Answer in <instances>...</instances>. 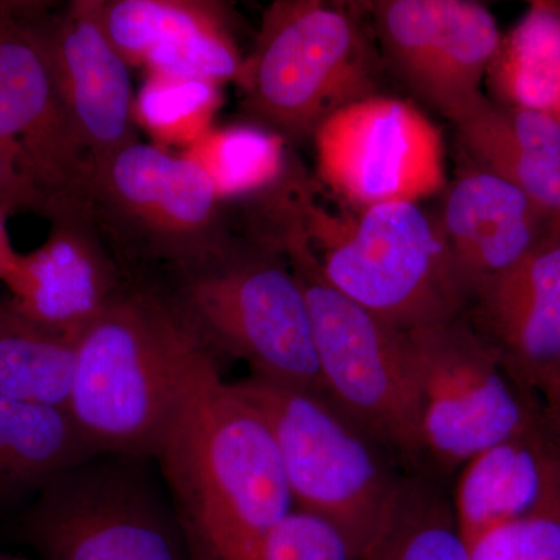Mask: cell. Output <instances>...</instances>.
<instances>
[{
    "label": "cell",
    "instance_id": "obj_7",
    "mask_svg": "<svg viewBox=\"0 0 560 560\" xmlns=\"http://www.w3.org/2000/svg\"><path fill=\"white\" fill-rule=\"evenodd\" d=\"M151 460L98 455L50 482L22 522L39 560H189L186 523Z\"/></svg>",
    "mask_w": 560,
    "mask_h": 560
},
{
    "label": "cell",
    "instance_id": "obj_17",
    "mask_svg": "<svg viewBox=\"0 0 560 560\" xmlns=\"http://www.w3.org/2000/svg\"><path fill=\"white\" fill-rule=\"evenodd\" d=\"M436 217L471 298L482 283L521 264L558 228L517 187L475 168L452 184Z\"/></svg>",
    "mask_w": 560,
    "mask_h": 560
},
{
    "label": "cell",
    "instance_id": "obj_27",
    "mask_svg": "<svg viewBox=\"0 0 560 560\" xmlns=\"http://www.w3.org/2000/svg\"><path fill=\"white\" fill-rule=\"evenodd\" d=\"M259 560H360V551L340 526L293 510L268 534Z\"/></svg>",
    "mask_w": 560,
    "mask_h": 560
},
{
    "label": "cell",
    "instance_id": "obj_3",
    "mask_svg": "<svg viewBox=\"0 0 560 560\" xmlns=\"http://www.w3.org/2000/svg\"><path fill=\"white\" fill-rule=\"evenodd\" d=\"M171 294L213 353L245 361L250 375L326 394L304 290L267 228L246 221L215 257L173 275Z\"/></svg>",
    "mask_w": 560,
    "mask_h": 560
},
{
    "label": "cell",
    "instance_id": "obj_14",
    "mask_svg": "<svg viewBox=\"0 0 560 560\" xmlns=\"http://www.w3.org/2000/svg\"><path fill=\"white\" fill-rule=\"evenodd\" d=\"M47 220L49 237L21 254L3 285L22 315L79 340L128 282L91 206L58 209Z\"/></svg>",
    "mask_w": 560,
    "mask_h": 560
},
{
    "label": "cell",
    "instance_id": "obj_13",
    "mask_svg": "<svg viewBox=\"0 0 560 560\" xmlns=\"http://www.w3.org/2000/svg\"><path fill=\"white\" fill-rule=\"evenodd\" d=\"M370 5L383 65L408 90L448 120L481 94L501 39L488 7L470 0Z\"/></svg>",
    "mask_w": 560,
    "mask_h": 560
},
{
    "label": "cell",
    "instance_id": "obj_22",
    "mask_svg": "<svg viewBox=\"0 0 560 560\" xmlns=\"http://www.w3.org/2000/svg\"><path fill=\"white\" fill-rule=\"evenodd\" d=\"M514 438L464 464L453 512L467 545L486 530L529 515L540 499L539 458Z\"/></svg>",
    "mask_w": 560,
    "mask_h": 560
},
{
    "label": "cell",
    "instance_id": "obj_29",
    "mask_svg": "<svg viewBox=\"0 0 560 560\" xmlns=\"http://www.w3.org/2000/svg\"><path fill=\"white\" fill-rule=\"evenodd\" d=\"M44 208L46 206L43 197L22 175L9 151L0 147V209L7 215L14 212H35L43 217Z\"/></svg>",
    "mask_w": 560,
    "mask_h": 560
},
{
    "label": "cell",
    "instance_id": "obj_30",
    "mask_svg": "<svg viewBox=\"0 0 560 560\" xmlns=\"http://www.w3.org/2000/svg\"><path fill=\"white\" fill-rule=\"evenodd\" d=\"M7 213L0 209V282H5L20 260V253L11 245L9 231H7Z\"/></svg>",
    "mask_w": 560,
    "mask_h": 560
},
{
    "label": "cell",
    "instance_id": "obj_16",
    "mask_svg": "<svg viewBox=\"0 0 560 560\" xmlns=\"http://www.w3.org/2000/svg\"><path fill=\"white\" fill-rule=\"evenodd\" d=\"M103 31L130 68L237 81L245 57L224 3L212 0H95Z\"/></svg>",
    "mask_w": 560,
    "mask_h": 560
},
{
    "label": "cell",
    "instance_id": "obj_21",
    "mask_svg": "<svg viewBox=\"0 0 560 560\" xmlns=\"http://www.w3.org/2000/svg\"><path fill=\"white\" fill-rule=\"evenodd\" d=\"M485 81L492 101L559 119L560 7L530 3L514 28L501 36Z\"/></svg>",
    "mask_w": 560,
    "mask_h": 560
},
{
    "label": "cell",
    "instance_id": "obj_9",
    "mask_svg": "<svg viewBox=\"0 0 560 560\" xmlns=\"http://www.w3.org/2000/svg\"><path fill=\"white\" fill-rule=\"evenodd\" d=\"M234 386L267 422L298 510L340 526L361 555L400 482L390 480L357 423L326 394L257 375Z\"/></svg>",
    "mask_w": 560,
    "mask_h": 560
},
{
    "label": "cell",
    "instance_id": "obj_11",
    "mask_svg": "<svg viewBox=\"0 0 560 560\" xmlns=\"http://www.w3.org/2000/svg\"><path fill=\"white\" fill-rule=\"evenodd\" d=\"M404 334L418 385L422 455L464 466L522 425V408L488 342L455 319Z\"/></svg>",
    "mask_w": 560,
    "mask_h": 560
},
{
    "label": "cell",
    "instance_id": "obj_12",
    "mask_svg": "<svg viewBox=\"0 0 560 560\" xmlns=\"http://www.w3.org/2000/svg\"><path fill=\"white\" fill-rule=\"evenodd\" d=\"M312 140L320 180L357 210L444 190V140L411 102L371 95L335 113Z\"/></svg>",
    "mask_w": 560,
    "mask_h": 560
},
{
    "label": "cell",
    "instance_id": "obj_25",
    "mask_svg": "<svg viewBox=\"0 0 560 560\" xmlns=\"http://www.w3.org/2000/svg\"><path fill=\"white\" fill-rule=\"evenodd\" d=\"M360 560H470L455 512L422 486L401 485Z\"/></svg>",
    "mask_w": 560,
    "mask_h": 560
},
{
    "label": "cell",
    "instance_id": "obj_32",
    "mask_svg": "<svg viewBox=\"0 0 560 560\" xmlns=\"http://www.w3.org/2000/svg\"><path fill=\"white\" fill-rule=\"evenodd\" d=\"M559 120H560V110H559Z\"/></svg>",
    "mask_w": 560,
    "mask_h": 560
},
{
    "label": "cell",
    "instance_id": "obj_28",
    "mask_svg": "<svg viewBox=\"0 0 560 560\" xmlns=\"http://www.w3.org/2000/svg\"><path fill=\"white\" fill-rule=\"evenodd\" d=\"M467 548L470 560H560V521L525 515L486 530Z\"/></svg>",
    "mask_w": 560,
    "mask_h": 560
},
{
    "label": "cell",
    "instance_id": "obj_18",
    "mask_svg": "<svg viewBox=\"0 0 560 560\" xmlns=\"http://www.w3.org/2000/svg\"><path fill=\"white\" fill-rule=\"evenodd\" d=\"M467 168L522 190L560 228V120L481 94L451 119Z\"/></svg>",
    "mask_w": 560,
    "mask_h": 560
},
{
    "label": "cell",
    "instance_id": "obj_15",
    "mask_svg": "<svg viewBox=\"0 0 560 560\" xmlns=\"http://www.w3.org/2000/svg\"><path fill=\"white\" fill-rule=\"evenodd\" d=\"M39 31L62 103L95 168L138 140L130 65L103 31L95 0L49 7Z\"/></svg>",
    "mask_w": 560,
    "mask_h": 560
},
{
    "label": "cell",
    "instance_id": "obj_6",
    "mask_svg": "<svg viewBox=\"0 0 560 560\" xmlns=\"http://www.w3.org/2000/svg\"><path fill=\"white\" fill-rule=\"evenodd\" d=\"M270 231L304 290L320 381L331 404L396 451L422 455L418 385L404 334L324 278L300 198L276 210Z\"/></svg>",
    "mask_w": 560,
    "mask_h": 560
},
{
    "label": "cell",
    "instance_id": "obj_20",
    "mask_svg": "<svg viewBox=\"0 0 560 560\" xmlns=\"http://www.w3.org/2000/svg\"><path fill=\"white\" fill-rule=\"evenodd\" d=\"M95 456L68 410L0 396V504L36 499Z\"/></svg>",
    "mask_w": 560,
    "mask_h": 560
},
{
    "label": "cell",
    "instance_id": "obj_10",
    "mask_svg": "<svg viewBox=\"0 0 560 560\" xmlns=\"http://www.w3.org/2000/svg\"><path fill=\"white\" fill-rule=\"evenodd\" d=\"M49 3L0 2V147L44 200V219L91 206L94 164L62 103L39 18Z\"/></svg>",
    "mask_w": 560,
    "mask_h": 560
},
{
    "label": "cell",
    "instance_id": "obj_23",
    "mask_svg": "<svg viewBox=\"0 0 560 560\" xmlns=\"http://www.w3.org/2000/svg\"><path fill=\"white\" fill-rule=\"evenodd\" d=\"M79 340L22 315L0 294V396L68 410Z\"/></svg>",
    "mask_w": 560,
    "mask_h": 560
},
{
    "label": "cell",
    "instance_id": "obj_26",
    "mask_svg": "<svg viewBox=\"0 0 560 560\" xmlns=\"http://www.w3.org/2000/svg\"><path fill=\"white\" fill-rule=\"evenodd\" d=\"M220 105V84L147 73L136 94L132 117L160 147H184L186 151L212 130Z\"/></svg>",
    "mask_w": 560,
    "mask_h": 560
},
{
    "label": "cell",
    "instance_id": "obj_19",
    "mask_svg": "<svg viewBox=\"0 0 560 560\" xmlns=\"http://www.w3.org/2000/svg\"><path fill=\"white\" fill-rule=\"evenodd\" d=\"M480 320L521 359L560 360V228H552L528 257L475 291Z\"/></svg>",
    "mask_w": 560,
    "mask_h": 560
},
{
    "label": "cell",
    "instance_id": "obj_8",
    "mask_svg": "<svg viewBox=\"0 0 560 560\" xmlns=\"http://www.w3.org/2000/svg\"><path fill=\"white\" fill-rule=\"evenodd\" d=\"M91 208L117 259L172 275L200 267L230 242V205L186 154L140 140L94 168Z\"/></svg>",
    "mask_w": 560,
    "mask_h": 560
},
{
    "label": "cell",
    "instance_id": "obj_4",
    "mask_svg": "<svg viewBox=\"0 0 560 560\" xmlns=\"http://www.w3.org/2000/svg\"><path fill=\"white\" fill-rule=\"evenodd\" d=\"M301 215L324 278L386 326L425 329L459 319L469 307V287L440 221L419 202L340 217L316 205L307 184Z\"/></svg>",
    "mask_w": 560,
    "mask_h": 560
},
{
    "label": "cell",
    "instance_id": "obj_2",
    "mask_svg": "<svg viewBox=\"0 0 560 560\" xmlns=\"http://www.w3.org/2000/svg\"><path fill=\"white\" fill-rule=\"evenodd\" d=\"M201 342L171 291L127 283L77 346L68 411L98 455L154 459Z\"/></svg>",
    "mask_w": 560,
    "mask_h": 560
},
{
    "label": "cell",
    "instance_id": "obj_5",
    "mask_svg": "<svg viewBox=\"0 0 560 560\" xmlns=\"http://www.w3.org/2000/svg\"><path fill=\"white\" fill-rule=\"evenodd\" d=\"M359 7L326 0H278L235 83L248 124L287 143L304 142L338 110L378 94L383 61Z\"/></svg>",
    "mask_w": 560,
    "mask_h": 560
},
{
    "label": "cell",
    "instance_id": "obj_1",
    "mask_svg": "<svg viewBox=\"0 0 560 560\" xmlns=\"http://www.w3.org/2000/svg\"><path fill=\"white\" fill-rule=\"evenodd\" d=\"M154 460L186 528L213 560H259L268 534L293 511L267 422L223 381L205 342L184 366Z\"/></svg>",
    "mask_w": 560,
    "mask_h": 560
},
{
    "label": "cell",
    "instance_id": "obj_31",
    "mask_svg": "<svg viewBox=\"0 0 560 560\" xmlns=\"http://www.w3.org/2000/svg\"><path fill=\"white\" fill-rule=\"evenodd\" d=\"M0 560H28V559L14 558V556L3 555V552H0Z\"/></svg>",
    "mask_w": 560,
    "mask_h": 560
},
{
    "label": "cell",
    "instance_id": "obj_24",
    "mask_svg": "<svg viewBox=\"0 0 560 560\" xmlns=\"http://www.w3.org/2000/svg\"><path fill=\"white\" fill-rule=\"evenodd\" d=\"M183 154L200 165L226 205L267 194L293 167L289 143L249 124L212 128Z\"/></svg>",
    "mask_w": 560,
    "mask_h": 560
}]
</instances>
